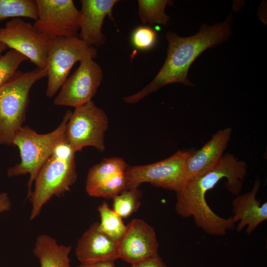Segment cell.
<instances>
[{
    "label": "cell",
    "mask_w": 267,
    "mask_h": 267,
    "mask_svg": "<svg viewBox=\"0 0 267 267\" xmlns=\"http://www.w3.org/2000/svg\"><path fill=\"white\" fill-rule=\"evenodd\" d=\"M97 53L95 48L89 46L77 37L50 40L46 65V96L51 98L56 93L76 62L87 57L94 59Z\"/></svg>",
    "instance_id": "cell-6"
},
{
    "label": "cell",
    "mask_w": 267,
    "mask_h": 267,
    "mask_svg": "<svg viewBox=\"0 0 267 267\" xmlns=\"http://www.w3.org/2000/svg\"><path fill=\"white\" fill-rule=\"evenodd\" d=\"M158 246L154 228L142 220L134 219L127 225L118 242L119 258L133 265L158 254Z\"/></svg>",
    "instance_id": "cell-12"
},
{
    "label": "cell",
    "mask_w": 267,
    "mask_h": 267,
    "mask_svg": "<svg viewBox=\"0 0 267 267\" xmlns=\"http://www.w3.org/2000/svg\"><path fill=\"white\" fill-rule=\"evenodd\" d=\"M76 256L80 264L119 259L118 243L102 232L98 222L92 224L78 240Z\"/></svg>",
    "instance_id": "cell-15"
},
{
    "label": "cell",
    "mask_w": 267,
    "mask_h": 267,
    "mask_svg": "<svg viewBox=\"0 0 267 267\" xmlns=\"http://www.w3.org/2000/svg\"><path fill=\"white\" fill-rule=\"evenodd\" d=\"M28 59L19 52L11 49L0 57V87L9 81L17 72L20 65Z\"/></svg>",
    "instance_id": "cell-23"
},
{
    "label": "cell",
    "mask_w": 267,
    "mask_h": 267,
    "mask_svg": "<svg viewBox=\"0 0 267 267\" xmlns=\"http://www.w3.org/2000/svg\"><path fill=\"white\" fill-rule=\"evenodd\" d=\"M189 153L178 150L169 158L154 163L128 166L125 172L127 189L138 188L146 182L177 192L184 183L185 165Z\"/></svg>",
    "instance_id": "cell-8"
},
{
    "label": "cell",
    "mask_w": 267,
    "mask_h": 267,
    "mask_svg": "<svg viewBox=\"0 0 267 267\" xmlns=\"http://www.w3.org/2000/svg\"><path fill=\"white\" fill-rule=\"evenodd\" d=\"M47 76L46 68L18 71L0 87V145H12L16 132L25 120L31 88L38 81Z\"/></svg>",
    "instance_id": "cell-4"
},
{
    "label": "cell",
    "mask_w": 267,
    "mask_h": 267,
    "mask_svg": "<svg viewBox=\"0 0 267 267\" xmlns=\"http://www.w3.org/2000/svg\"><path fill=\"white\" fill-rule=\"evenodd\" d=\"M12 203L8 194L0 193V214L11 210Z\"/></svg>",
    "instance_id": "cell-27"
},
{
    "label": "cell",
    "mask_w": 267,
    "mask_h": 267,
    "mask_svg": "<svg viewBox=\"0 0 267 267\" xmlns=\"http://www.w3.org/2000/svg\"><path fill=\"white\" fill-rule=\"evenodd\" d=\"M93 59L87 57L80 62L61 87L54 100L55 105L76 108L91 101L103 78L102 69Z\"/></svg>",
    "instance_id": "cell-11"
},
{
    "label": "cell",
    "mask_w": 267,
    "mask_h": 267,
    "mask_svg": "<svg viewBox=\"0 0 267 267\" xmlns=\"http://www.w3.org/2000/svg\"><path fill=\"white\" fill-rule=\"evenodd\" d=\"M108 127L106 114L91 100L76 108L72 113L66 125V139L75 153L86 146L103 152Z\"/></svg>",
    "instance_id": "cell-7"
},
{
    "label": "cell",
    "mask_w": 267,
    "mask_h": 267,
    "mask_svg": "<svg viewBox=\"0 0 267 267\" xmlns=\"http://www.w3.org/2000/svg\"><path fill=\"white\" fill-rule=\"evenodd\" d=\"M127 189L125 172L119 173L97 186L88 194L92 197L114 198Z\"/></svg>",
    "instance_id": "cell-24"
},
{
    "label": "cell",
    "mask_w": 267,
    "mask_h": 267,
    "mask_svg": "<svg viewBox=\"0 0 267 267\" xmlns=\"http://www.w3.org/2000/svg\"><path fill=\"white\" fill-rule=\"evenodd\" d=\"M141 196L138 188L126 189L113 198L112 210L122 219H126L138 210Z\"/></svg>",
    "instance_id": "cell-22"
},
{
    "label": "cell",
    "mask_w": 267,
    "mask_h": 267,
    "mask_svg": "<svg viewBox=\"0 0 267 267\" xmlns=\"http://www.w3.org/2000/svg\"><path fill=\"white\" fill-rule=\"evenodd\" d=\"M72 247L59 244L56 239L42 234L36 238L33 254L40 263V267H72L69 254Z\"/></svg>",
    "instance_id": "cell-17"
},
{
    "label": "cell",
    "mask_w": 267,
    "mask_h": 267,
    "mask_svg": "<svg viewBox=\"0 0 267 267\" xmlns=\"http://www.w3.org/2000/svg\"><path fill=\"white\" fill-rule=\"evenodd\" d=\"M131 267H168L158 254L131 265Z\"/></svg>",
    "instance_id": "cell-26"
},
{
    "label": "cell",
    "mask_w": 267,
    "mask_h": 267,
    "mask_svg": "<svg viewBox=\"0 0 267 267\" xmlns=\"http://www.w3.org/2000/svg\"><path fill=\"white\" fill-rule=\"evenodd\" d=\"M50 41L20 18H13L0 28V43L25 55L38 68H46Z\"/></svg>",
    "instance_id": "cell-10"
},
{
    "label": "cell",
    "mask_w": 267,
    "mask_h": 267,
    "mask_svg": "<svg viewBox=\"0 0 267 267\" xmlns=\"http://www.w3.org/2000/svg\"><path fill=\"white\" fill-rule=\"evenodd\" d=\"M157 39L156 32L148 25L136 27L131 35L133 45L140 50H147L153 48L156 43Z\"/></svg>",
    "instance_id": "cell-25"
},
{
    "label": "cell",
    "mask_w": 267,
    "mask_h": 267,
    "mask_svg": "<svg viewBox=\"0 0 267 267\" xmlns=\"http://www.w3.org/2000/svg\"><path fill=\"white\" fill-rule=\"evenodd\" d=\"M117 0H82L79 38L88 45L102 46L106 37L102 33L104 20L108 16L113 20L112 9Z\"/></svg>",
    "instance_id": "cell-14"
},
{
    "label": "cell",
    "mask_w": 267,
    "mask_h": 267,
    "mask_svg": "<svg viewBox=\"0 0 267 267\" xmlns=\"http://www.w3.org/2000/svg\"><path fill=\"white\" fill-rule=\"evenodd\" d=\"M260 186V181L256 180L251 190L232 201L233 215L231 217L235 223L238 222L236 227L238 232L247 226L246 233L250 234L267 219V203L261 204L256 197Z\"/></svg>",
    "instance_id": "cell-16"
},
{
    "label": "cell",
    "mask_w": 267,
    "mask_h": 267,
    "mask_svg": "<svg viewBox=\"0 0 267 267\" xmlns=\"http://www.w3.org/2000/svg\"><path fill=\"white\" fill-rule=\"evenodd\" d=\"M128 166L123 159L120 157L103 159L92 166L88 172L85 185L87 193L115 175L125 172Z\"/></svg>",
    "instance_id": "cell-18"
},
{
    "label": "cell",
    "mask_w": 267,
    "mask_h": 267,
    "mask_svg": "<svg viewBox=\"0 0 267 267\" xmlns=\"http://www.w3.org/2000/svg\"><path fill=\"white\" fill-rule=\"evenodd\" d=\"M8 48L6 45L3 43H0V57L1 55V53Z\"/></svg>",
    "instance_id": "cell-29"
},
{
    "label": "cell",
    "mask_w": 267,
    "mask_h": 267,
    "mask_svg": "<svg viewBox=\"0 0 267 267\" xmlns=\"http://www.w3.org/2000/svg\"><path fill=\"white\" fill-rule=\"evenodd\" d=\"M38 17L34 26L49 40L77 37L81 12L72 0H36Z\"/></svg>",
    "instance_id": "cell-9"
},
{
    "label": "cell",
    "mask_w": 267,
    "mask_h": 267,
    "mask_svg": "<svg viewBox=\"0 0 267 267\" xmlns=\"http://www.w3.org/2000/svg\"><path fill=\"white\" fill-rule=\"evenodd\" d=\"M231 132L230 128L220 130L202 148L190 152L185 162L184 184L218 165L229 142Z\"/></svg>",
    "instance_id": "cell-13"
},
{
    "label": "cell",
    "mask_w": 267,
    "mask_h": 267,
    "mask_svg": "<svg viewBox=\"0 0 267 267\" xmlns=\"http://www.w3.org/2000/svg\"><path fill=\"white\" fill-rule=\"evenodd\" d=\"M247 173L246 163L229 153L224 154L218 165L201 176L186 182L176 192L175 209L183 218L192 217L196 225L205 233L222 236L234 228L232 217L224 218L217 215L206 200V194L222 178H226L225 186L232 194L241 190Z\"/></svg>",
    "instance_id": "cell-1"
},
{
    "label": "cell",
    "mask_w": 267,
    "mask_h": 267,
    "mask_svg": "<svg viewBox=\"0 0 267 267\" xmlns=\"http://www.w3.org/2000/svg\"><path fill=\"white\" fill-rule=\"evenodd\" d=\"M72 113L71 110H68L59 126L47 134L37 133L27 126H22L16 132L12 145L18 148L21 160L19 163L7 169V175L9 177L29 175L27 198L32 192V184L39 171L52 155L55 147L66 140V125Z\"/></svg>",
    "instance_id": "cell-3"
},
{
    "label": "cell",
    "mask_w": 267,
    "mask_h": 267,
    "mask_svg": "<svg viewBox=\"0 0 267 267\" xmlns=\"http://www.w3.org/2000/svg\"><path fill=\"white\" fill-rule=\"evenodd\" d=\"M77 178L75 157L64 158L52 154L43 166L28 198L32 205L30 220L35 219L53 196L69 191Z\"/></svg>",
    "instance_id": "cell-5"
},
{
    "label": "cell",
    "mask_w": 267,
    "mask_h": 267,
    "mask_svg": "<svg viewBox=\"0 0 267 267\" xmlns=\"http://www.w3.org/2000/svg\"><path fill=\"white\" fill-rule=\"evenodd\" d=\"M97 211L100 219V222H98L100 229L118 243L127 228L122 218L111 209L106 202H103L98 207Z\"/></svg>",
    "instance_id": "cell-20"
},
{
    "label": "cell",
    "mask_w": 267,
    "mask_h": 267,
    "mask_svg": "<svg viewBox=\"0 0 267 267\" xmlns=\"http://www.w3.org/2000/svg\"><path fill=\"white\" fill-rule=\"evenodd\" d=\"M168 0H138V16L143 24L167 25L170 17L165 12Z\"/></svg>",
    "instance_id": "cell-19"
},
{
    "label": "cell",
    "mask_w": 267,
    "mask_h": 267,
    "mask_svg": "<svg viewBox=\"0 0 267 267\" xmlns=\"http://www.w3.org/2000/svg\"><path fill=\"white\" fill-rule=\"evenodd\" d=\"M26 17L36 21V0H0V21L8 18Z\"/></svg>",
    "instance_id": "cell-21"
},
{
    "label": "cell",
    "mask_w": 267,
    "mask_h": 267,
    "mask_svg": "<svg viewBox=\"0 0 267 267\" xmlns=\"http://www.w3.org/2000/svg\"><path fill=\"white\" fill-rule=\"evenodd\" d=\"M232 14L222 22L212 25L202 24L199 31L189 37H180L169 31L166 34L168 46L166 60L153 80L141 90L124 97L129 104L138 102L160 88L172 83L194 87L188 78L190 66L205 50L217 46L229 39L232 34Z\"/></svg>",
    "instance_id": "cell-2"
},
{
    "label": "cell",
    "mask_w": 267,
    "mask_h": 267,
    "mask_svg": "<svg viewBox=\"0 0 267 267\" xmlns=\"http://www.w3.org/2000/svg\"><path fill=\"white\" fill-rule=\"evenodd\" d=\"M76 267H116L115 261H106L86 264H80Z\"/></svg>",
    "instance_id": "cell-28"
}]
</instances>
